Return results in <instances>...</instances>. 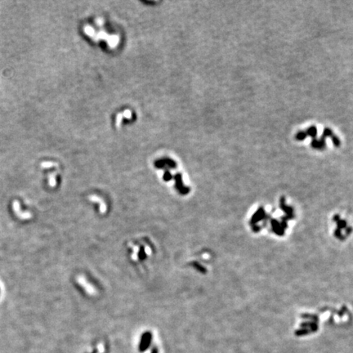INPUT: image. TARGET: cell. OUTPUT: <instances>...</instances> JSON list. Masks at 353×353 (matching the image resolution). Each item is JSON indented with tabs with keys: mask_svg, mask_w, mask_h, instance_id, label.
<instances>
[{
	"mask_svg": "<svg viewBox=\"0 0 353 353\" xmlns=\"http://www.w3.org/2000/svg\"><path fill=\"white\" fill-rule=\"evenodd\" d=\"M311 147L314 149L316 150H324L326 147V142L325 139L324 137H321L320 139L317 138H314L311 140Z\"/></svg>",
	"mask_w": 353,
	"mask_h": 353,
	"instance_id": "cell-1",
	"label": "cell"
},
{
	"mask_svg": "<svg viewBox=\"0 0 353 353\" xmlns=\"http://www.w3.org/2000/svg\"><path fill=\"white\" fill-rule=\"evenodd\" d=\"M306 132L308 137H311L312 139L316 138V136H317V128L316 126L312 125L311 127H309L307 129H306Z\"/></svg>",
	"mask_w": 353,
	"mask_h": 353,
	"instance_id": "cell-2",
	"label": "cell"
},
{
	"mask_svg": "<svg viewBox=\"0 0 353 353\" xmlns=\"http://www.w3.org/2000/svg\"><path fill=\"white\" fill-rule=\"evenodd\" d=\"M307 137H308V136H307V133L306 130H301V131H299V132L296 133V135H295V139H296L297 141H299V142H302V141H304V140L306 139Z\"/></svg>",
	"mask_w": 353,
	"mask_h": 353,
	"instance_id": "cell-3",
	"label": "cell"
},
{
	"mask_svg": "<svg viewBox=\"0 0 353 353\" xmlns=\"http://www.w3.org/2000/svg\"><path fill=\"white\" fill-rule=\"evenodd\" d=\"M88 353H108L106 346L104 345H97L96 347L93 348L90 352Z\"/></svg>",
	"mask_w": 353,
	"mask_h": 353,
	"instance_id": "cell-4",
	"label": "cell"
},
{
	"mask_svg": "<svg viewBox=\"0 0 353 353\" xmlns=\"http://www.w3.org/2000/svg\"><path fill=\"white\" fill-rule=\"evenodd\" d=\"M331 138V141H332V142H333V146L335 147H340L341 145H342V142H341L340 138L337 136V135L333 134L332 137H330Z\"/></svg>",
	"mask_w": 353,
	"mask_h": 353,
	"instance_id": "cell-5",
	"label": "cell"
},
{
	"mask_svg": "<svg viewBox=\"0 0 353 353\" xmlns=\"http://www.w3.org/2000/svg\"><path fill=\"white\" fill-rule=\"evenodd\" d=\"M333 134H334V133H333V132L332 131L331 128H325L324 129L323 133H322V137H324L325 139H326L327 137H331Z\"/></svg>",
	"mask_w": 353,
	"mask_h": 353,
	"instance_id": "cell-6",
	"label": "cell"
}]
</instances>
